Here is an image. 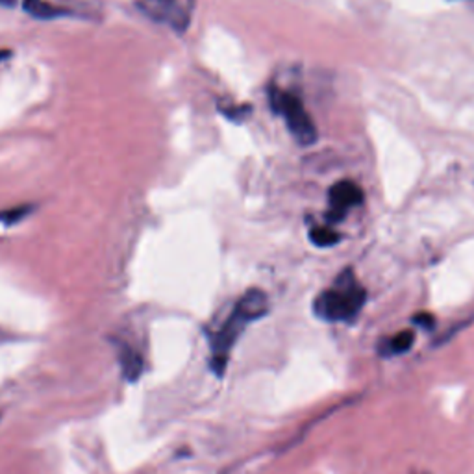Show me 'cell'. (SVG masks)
Listing matches in <instances>:
<instances>
[{"mask_svg": "<svg viewBox=\"0 0 474 474\" xmlns=\"http://www.w3.org/2000/svg\"><path fill=\"white\" fill-rule=\"evenodd\" d=\"M22 8L28 15H32L34 19H40V21H52L57 17L71 15V12L57 8L47 3V0H22Z\"/></svg>", "mask_w": 474, "mask_h": 474, "instance_id": "obj_7", "label": "cell"}, {"mask_svg": "<svg viewBox=\"0 0 474 474\" xmlns=\"http://www.w3.org/2000/svg\"><path fill=\"white\" fill-rule=\"evenodd\" d=\"M219 110H221V113H224L228 118H232V121H235V123H240V121H243V117L249 113V106H233V104H228V106H224V104H219Z\"/></svg>", "mask_w": 474, "mask_h": 474, "instance_id": "obj_10", "label": "cell"}, {"mask_svg": "<svg viewBox=\"0 0 474 474\" xmlns=\"http://www.w3.org/2000/svg\"><path fill=\"white\" fill-rule=\"evenodd\" d=\"M310 241L315 247H320V249L334 247V245H338L341 241V233L336 232L334 228H330V226H315L310 232Z\"/></svg>", "mask_w": 474, "mask_h": 474, "instance_id": "obj_9", "label": "cell"}, {"mask_svg": "<svg viewBox=\"0 0 474 474\" xmlns=\"http://www.w3.org/2000/svg\"><path fill=\"white\" fill-rule=\"evenodd\" d=\"M472 3H474V0H472Z\"/></svg>", "mask_w": 474, "mask_h": 474, "instance_id": "obj_14", "label": "cell"}, {"mask_svg": "<svg viewBox=\"0 0 474 474\" xmlns=\"http://www.w3.org/2000/svg\"><path fill=\"white\" fill-rule=\"evenodd\" d=\"M329 202H330L329 219L341 221L348 210L364 204V191L352 180H341L330 188Z\"/></svg>", "mask_w": 474, "mask_h": 474, "instance_id": "obj_5", "label": "cell"}, {"mask_svg": "<svg viewBox=\"0 0 474 474\" xmlns=\"http://www.w3.org/2000/svg\"><path fill=\"white\" fill-rule=\"evenodd\" d=\"M269 313V296L261 289H249L240 301L235 303L230 315L217 329L207 332L210 341V367L217 376H224L230 354L240 341L247 326Z\"/></svg>", "mask_w": 474, "mask_h": 474, "instance_id": "obj_1", "label": "cell"}, {"mask_svg": "<svg viewBox=\"0 0 474 474\" xmlns=\"http://www.w3.org/2000/svg\"><path fill=\"white\" fill-rule=\"evenodd\" d=\"M413 322L415 324H419V326H425V329H434V324H435V317L432 315V313H426V312H423V313H417V315H415L413 317Z\"/></svg>", "mask_w": 474, "mask_h": 474, "instance_id": "obj_11", "label": "cell"}, {"mask_svg": "<svg viewBox=\"0 0 474 474\" xmlns=\"http://www.w3.org/2000/svg\"><path fill=\"white\" fill-rule=\"evenodd\" d=\"M269 102L275 113H278L285 125L291 136L299 141L301 145H313L317 139V128L312 115L306 111L303 101L289 93L284 92L280 87H271L269 92Z\"/></svg>", "mask_w": 474, "mask_h": 474, "instance_id": "obj_3", "label": "cell"}, {"mask_svg": "<svg viewBox=\"0 0 474 474\" xmlns=\"http://www.w3.org/2000/svg\"><path fill=\"white\" fill-rule=\"evenodd\" d=\"M413 341H415L413 330H402L390 339H383L378 350L383 358H388V356H399V354L408 352L413 347Z\"/></svg>", "mask_w": 474, "mask_h": 474, "instance_id": "obj_8", "label": "cell"}, {"mask_svg": "<svg viewBox=\"0 0 474 474\" xmlns=\"http://www.w3.org/2000/svg\"><path fill=\"white\" fill-rule=\"evenodd\" d=\"M117 358H118V365H121L123 376L128 382H137L139 376L143 374V367H145L141 356L132 347H128L125 343H118Z\"/></svg>", "mask_w": 474, "mask_h": 474, "instance_id": "obj_6", "label": "cell"}, {"mask_svg": "<svg viewBox=\"0 0 474 474\" xmlns=\"http://www.w3.org/2000/svg\"><path fill=\"white\" fill-rule=\"evenodd\" d=\"M0 6H6V8H13V6H15V0H0Z\"/></svg>", "mask_w": 474, "mask_h": 474, "instance_id": "obj_12", "label": "cell"}, {"mask_svg": "<svg viewBox=\"0 0 474 474\" xmlns=\"http://www.w3.org/2000/svg\"><path fill=\"white\" fill-rule=\"evenodd\" d=\"M367 301L365 287L350 269L343 271L336 284L317 294L313 313L326 322H354Z\"/></svg>", "mask_w": 474, "mask_h": 474, "instance_id": "obj_2", "label": "cell"}, {"mask_svg": "<svg viewBox=\"0 0 474 474\" xmlns=\"http://www.w3.org/2000/svg\"><path fill=\"white\" fill-rule=\"evenodd\" d=\"M4 57H10V52L8 50H0V62H3Z\"/></svg>", "mask_w": 474, "mask_h": 474, "instance_id": "obj_13", "label": "cell"}, {"mask_svg": "<svg viewBox=\"0 0 474 474\" xmlns=\"http://www.w3.org/2000/svg\"><path fill=\"white\" fill-rule=\"evenodd\" d=\"M137 10L151 21L184 34L191 24L197 0H137Z\"/></svg>", "mask_w": 474, "mask_h": 474, "instance_id": "obj_4", "label": "cell"}]
</instances>
